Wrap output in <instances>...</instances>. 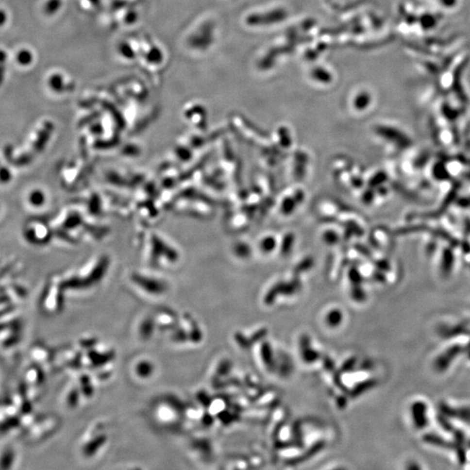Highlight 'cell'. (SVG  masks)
<instances>
[{"label":"cell","mask_w":470,"mask_h":470,"mask_svg":"<svg viewBox=\"0 0 470 470\" xmlns=\"http://www.w3.org/2000/svg\"><path fill=\"white\" fill-rule=\"evenodd\" d=\"M153 365L150 361H142L139 362L136 367L137 374L140 377L147 378L152 374Z\"/></svg>","instance_id":"cell-5"},{"label":"cell","mask_w":470,"mask_h":470,"mask_svg":"<svg viewBox=\"0 0 470 470\" xmlns=\"http://www.w3.org/2000/svg\"><path fill=\"white\" fill-rule=\"evenodd\" d=\"M312 77L316 81H319L321 83H329L332 81V75L327 70L323 68H315V70L312 71Z\"/></svg>","instance_id":"cell-6"},{"label":"cell","mask_w":470,"mask_h":470,"mask_svg":"<svg viewBox=\"0 0 470 470\" xmlns=\"http://www.w3.org/2000/svg\"><path fill=\"white\" fill-rule=\"evenodd\" d=\"M438 1L446 7H453L457 3V0H438Z\"/></svg>","instance_id":"cell-9"},{"label":"cell","mask_w":470,"mask_h":470,"mask_svg":"<svg viewBox=\"0 0 470 470\" xmlns=\"http://www.w3.org/2000/svg\"><path fill=\"white\" fill-rule=\"evenodd\" d=\"M6 20V16L5 14L3 12L0 11V25H3L4 24V22Z\"/></svg>","instance_id":"cell-10"},{"label":"cell","mask_w":470,"mask_h":470,"mask_svg":"<svg viewBox=\"0 0 470 470\" xmlns=\"http://www.w3.org/2000/svg\"><path fill=\"white\" fill-rule=\"evenodd\" d=\"M371 97L368 93H361L355 98L354 104L356 105L358 109H364L368 105H369Z\"/></svg>","instance_id":"cell-7"},{"label":"cell","mask_w":470,"mask_h":470,"mask_svg":"<svg viewBox=\"0 0 470 470\" xmlns=\"http://www.w3.org/2000/svg\"><path fill=\"white\" fill-rule=\"evenodd\" d=\"M287 17V13L284 9H275L269 13H255L248 16L247 22L249 25L254 26H264L273 25L285 20Z\"/></svg>","instance_id":"cell-1"},{"label":"cell","mask_w":470,"mask_h":470,"mask_svg":"<svg viewBox=\"0 0 470 470\" xmlns=\"http://www.w3.org/2000/svg\"><path fill=\"white\" fill-rule=\"evenodd\" d=\"M176 322L175 315L170 311H160L156 315V323L160 328H172Z\"/></svg>","instance_id":"cell-2"},{"label":"cell","mask_w":470,"mask_h":470,"mask_svg":"<svg viewBox=\"0 0 470 470\" xmlns=\"http://www.w3.org/2000/svg\"><path fill=\"white\" fill-rule=\"evenodd\" d=\"M15 59H16L17 63L19 66H23V67L30 66L31 64L34 62V54H33V51H31V50L26 49V48L21 49V50L17 51V54H16Z\"/></svg>","instance_id":"cell-3"},{"label":"cell","mask_w":470,"mask_h":470,"mask_svg":"<svg viewBox=\"0 0 470 470\" xmlns=\"http://www.w3.org/2000/svg\"><path fill=\"white\" fill-rule=\"evenodd\" d=\"M154 322L153 320H150L149 319H146L144 320L141 325H140V328H139V333L140 335L142 336L143 338H146V337H148V336H151V333H152V329H153V326H154Z\"/></svg>","instance_id":"cell-8"},{"label":"cell","mask_w":470,"mask_h":470,"mask_svg":"<svg viewBox=\"0 0 470 470\" xmlns=\"http://www.w3.org/2000/svg\"><path fill=\"white\" fill-rule=\"evenodd\" d=\"M438 23V18L436 15L431 13H426L420 17V26L424 30H431L435 28Z\"/></svg>","instance_id":"cell-4"}]
</instances>
